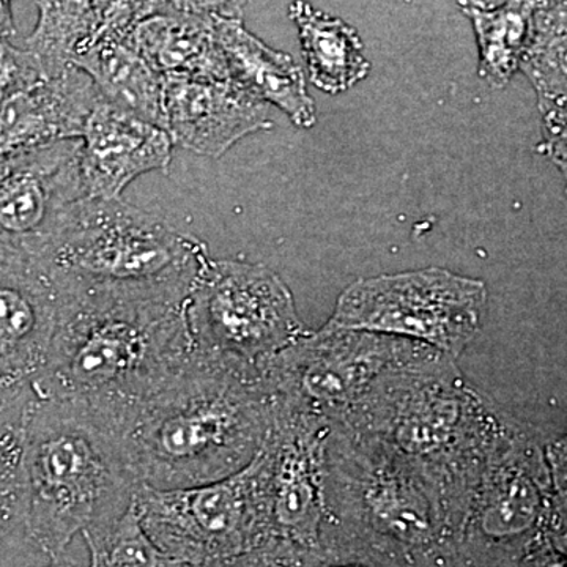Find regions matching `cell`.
<instances>
[{"mask_svg": "<svg viewBox=\"0 0 567 567\" xmlns=\"http://www.w3.org/2000/svg\"><path fill=\"white\" fill-rule=\"evenodd\" d=\"M54 279L58 323L32 393L81 406L111 431L192 360L188 295Z\"/></svg>", "mask_w": 567, "mask_h": 567, "instance_id": "1", "label": "cell"}, {"mask_svg": "<svg viewBox=\"0 0 567 567\" xmlns=\"http://www.w3.org/2000/svg\"><path fill=\"white\" fill-rule=\"evenodd\" d=\"M274 405L260 371L194 352L166 385L114 425L141 486L183 488L226 480L262 450Z\"/></svg>", "mask_w": 567, "mask_h": 567, "instance_id": "2", "label": "cell"}, {"mask_svg": "<svg viewBox=\"0 0 567 567\" xmlns=\"http://www.w3.org/2000/svg\"><path fill=\"white\" fill-rule=\"evenodd\" d=\"M24 518L33 546L61 557L76 535L132 507L141 483L117 436L81 406L33 398L21 423Z\"/></svg>", "mask_w": 567, "mask_h": 567, "instance_id": "3", "label": "cell"}, {"mask_svg": "<svg viewBox=\"0 0 567 567\" xmlns=\"http://www.w3.org/2000/svg\"><path fill=\"white\" fill-rule=\"evenodd\" d=\"M506 412L473 386L445 353L383 375L347 417L416 462L445 488L450 513L494 445Z\"/></svg>", "mask_w": 567, "mask_h": 567, "instance_id": "4", "label": "cell"}, {"mask_svg": "<svg viewBox=\"0 0 567 567\" xmlns=\"http://www.w3.org/2000/svg\"><path fill=\"white\" fill-rule=\"evenodd\" d=\"M40 256L52 275L66 281L183 295L210 260L199 238L121 197H82L69 205Z\"/></svg>", "mask_w": 567, "mask_h": 567, "instance_id": "5", "label": "cell"}, {"mask_svg": "<svg viewBox=\"0 0 567 567\" xmlns=\"http://www.w3.org/2000/svg\"><path fill=\"white\" fill-rule=\"evenodd\" d=\"M324 513L365 528L380 547L431 550L450 514L427 470L371 435L333 424L324 447Z\"/></svg>", "mask_w": 567, "mask_h": 567, "instance_id": "6", "label": "cell"}, {"mask_svg": "<svg viewBox=\"0 0 567 567\" xmlns=\"http://www.w3.org/2000/svg\"><path fill=\"white\" fill-rule=\"evenodd\" d=\"M436 353L412 339L327 322L275 354L260 379L278 409L344 424L383 375Z\"/></svg>", "mask_w": 567, "mask_h": 567, "instance_id": "7", "label": "cell"}, {"mask_svg": "<svg viewBox=\"0 0 567 567\" xmlns=\"http://www.w3.org/2000/svg\"><path fill=\"white\" fill-rule=\"evenodd\" d=\"M185 311L194 352L254 371L309 331L274 270L237 260H208Z\"/></svg>", "mask_w": 567, "mask_h": 567, "instance_id": "8", "label": "cell"}, {"mask_svg": "<svg viewBox=\"0 0 567 567\" xmlns=\"http://www.w3.org/2000/svg\"><path fill=\"white\" fill-rule=\"evenodd\" d=\"M486 284L431 267L358 279L328 323L412 339L457 360L481 330Z\"/></svg>", "mask_w": 567, "mask_h": 567, "instance_id": "9", "label": "cell"}, {"mask_svg": "<svg viewBox=\"0 0 567 567\" xmlns=\"http://www.w3.org/2000/svg\"><path fill=\"white\" fill-rule=\"evenodd\" d=\"M134 507L144 532L174 561L203 566L234 554L265 527L259 458L215 483L183 488L141 486Z\"/></svg>", "mask_w": 567, "mask_h": 567, "instance_id": "10", "label": "cell"}, {"mask_svg": "<svg viewBox=\"0 0 567 567\" xmlns=\"http://www.w3.org/2000/svg\"><path fill=\"white\" fill-rule=\"evenodd\" d=\"M59 312V287L47 260L0 246V394L33 395Z\"/></svg>", "mask_w": 567, "mask_h": 567, "instance_id": "11", "label": "cell"}, {"mask_svg": "<svg viewBox=\"0 0 567 567\" xmlns=\"http://www.w3.org/2000/svg\"><path fill=\"white\" fill-rule=\"evenodd\" d=\"M81 140L0 162V246L39 254L69 205L82 199Z\"/></svg>", "mask_w": 567, "mask_h": 567, "instance_id": "12", "label": "cell"}, {"mask_svg": "<svg viewBox=\"0 0 567 567\" xmlns=\"http://www.w3.org/2000/svg\"><path fill=\"white\" fill-rule=\"evenodd\" d=\"M164 117L174 144L210 158L271 126L267 104L233 78L164 80Z\"/></svg>", "mask_w": 567, "mask_h": 567, "instance_id": "13", "label": "cell"}, {"mask_svg": "<svg viewBox=\"0 0 567 567\" xmlns=\"http://www.w3.org/2000/svg\"><path fill=\"white\" fill-rule=\"evenodd\" d=\"M173 145L166 130L100 99L81 136L82 197L117 199L140 175L167 173Z\"/></svg>", "mask_w": 567, "mask_h": 567, "instance_id": "14", "label": "cell"}, {"mask_svg": "<svg viewBox=\"0 0 567 567\" xmlns=\"http://www.w3.org/2000/svg\"><path fill=\"white\" fill-rule=\"evenodd\" d=\"M102 95L87 74L70 69L0 100V162L66 140H81Z\"/></svg>", "mask_w": 567, "mask_h": 567, "instance_id": "15", "label": "cell"}, {"mask_svg": "<svg viewBox=\"0 0 567 567\" xmlns=\"http://www.w3.org/2000/svg\"><path fill=\"white\" fill-rule=\"evenodd\" d=\"M213 29L233 80L260 102L286 112L295 125L315 126V102L306 89L303 71L292 58L257 40L240 18H215Z\"/></svg>", "mask_w": 567, "mask_h": 567, "instance_id": "16", "label": "cell"}, {"mask_svg": "<svg viewBox=\"0 0 567 567\" xmlns=\"http://www.w3.org/2000/svg\"><path fill=\"white\" fill-rule=\"evenodd\" d=\"M215 18L153 14L134 25L126 41L163 80L233 78L218 41Z\"/></svg>", "mask_w": 567, "mask_h": 567, "instance_id": "17", "label": "cell"}, {"mask_svg": "<svg viewBox=\"0 0 567 567\" xmlns=\"http://www.w3.org/2000/svg\"><path fill=\"white\" fill-rule=\"evenodd\" d=\"M103 100L164 128V80L126 40L89 44L73 59Z\"/></svg>", "mask_w": 567, "mask_h": 567, "instance_id": "18", "label": "cell"}, {"mask_svg": "<svg viewBox=\"0 0 567 567\" xmlns=\"http://www.w3.org/2000/svg\"><path fill=\"white\" fill-rule=\"evenodd\" d=\"M290 18L300 32L309 78L317 89L334 95L364 80L369 62L360 37L350 25L316 11L303 0L290 6Z\"/></svg>", "mask_w": 567, "mask_h": 567, "instance_id": "19", "label": "cell"}, {"mask_svg": "<svg viewBox=\"0 0 567 567\" xmlns=\"http://www.w3.org/2000/svg\"><path fill=\"white\" fill-rule=\"evenodd\" d=\"M93 0H39V21L25 40L47 80L73 69L92 32Z\"/></svg>", "mask_w": 567, "mask_h": 567, "instance_id": "20", "label": "cell"}, {"mask_svg": "<svg viewBox=\"0 0 567 567\" xmlns=\"http://www.w3.org/2000/svg\"><path fill=\"white\" fill-rule=\"evenodd\" d=\"M535 0H509L496 10L470 6L466 13L475 21L481 48V76L494 87H503L524 59V44Z\"/></svg>", "mask_w": 567, "mask_h": 567, "instance_id": "21", "label": "cell"}, {"mask_svg": "<svg viewBox=\"0 0 567 567\" xmlns=\"http://www.w3.org/2000/svg\"><path fill=\"white\" fill-rule=\"evenodd\" d=\"M91 555L89 567H163L164 555L142 528L134 503L107 524L82 533Z\"/></svg>", "mask_w": 567, "mask_h": 567, "instance_id": "22", "label": "cell"}, {"mask_svg": "<svg viewBox=\"0 0 567 567\" xmlns=\"http://www.w3.org/2000/svg\"><path fill=\"white\" fill-rule=\"evenodd\" d=\"M24 484L21 470V425L0 436V543L21 527Z\"/></svg>", "mask_w": 567, "mask_h": 567, "instance_id": "23", "label": "cell"}, {"mask_svg": "<svg viewBox=\"0 0 567 567\" xmlns=\"http://www.w3.org/2000/svg\"><path fill=\"white\" fill-rule=\"evenodd\" d=\"M142 0H93L89 44L103 40H126L142 20ZM82 48V50H84Z\"/></svg>", "mask_w": 567, "mask_h": 567, "instance_id": "24", "label": "cell"}, {"mask_svg": "<svg viewBox=\"0 0 567 567\" xmlns=\"http://www.w3.org/2000/svg\"><path fill=\"white\" fill-rule=\"evenodd\" d=\"M41 80L47 78L41 73L31 52L13 47L9 40L0 39V100L31 87Z\"/></svg>", "mask_w": 567, "mask_h": 567, "instance_id": "25", "label": "cell"}, {"mask_svg": "<svg viewBox=\"0 0 567 567\" xmlns=\"http://www.w3.org/2000/svg\"><path fill=\"white\" fill-rule=\"evenodd\" d=\"M244 0H142V20L153 14H188L197 18L240 17ZM141 20V21H142Z\"/></svg>", "mask_w": 567, "mask_h": 567, "instance_id": "26", "label": "cell"}, {"mask_svg": "<svg viewBox=\"0 0 567 567\" xmlns=\"http://www.w3.org/2000/svg\"><path fill=\"white\" fill-rule=\"evenodd\" d=\"M32 398L33 395L0 394V436L20 427Z\"/></svg>", "mask_w": 567, "mask_h": 567, "instance_id": "27", "label": "cell"}, {"mask_svg": "<svg viewBox=\"0 0 567 567\" xmlns=\"http://www.w3.org/2000/svg\"><path fill=\"white\" fill-rule=\"evenodd\" d=\"M17 35L11 0H0V39L9 40Z\"/></svg>", "mask_w": 567, "mask_h": 567, "instance_id": "28", "label": "cell"}, {"mask_svg": "<svg viewBox=\"0 0 567 567\" xmlns=\"http://www.w3.org/2000/svg\"><path fill=\"white\" fill-rule=\"evenodd\" d=\"M43 567H81L78 566L73 559L66 557L65 554L61 555V557L50 558V563Z\"/></svg>", "mask_w": 567, "mask_h": 567, "instance_id": "29", "label": "cell"}, {"mask_svg": "<svg viewBox=\"0 0 567 567\" xmlns=\"http://www.w3.org/2000/svg\"><path fill=\"white\" fill-rule=\"evenodd\" d=\"M539 567H566V565L561 559H551V561L544 563Z\"/></svg>", "mask_w": 567, "mask_h": 567, "instance_id": "30", "label": "cell"}, {"mask_svg": "<svg viewBox=\"0 0 567 567\" xmlns=\"http://www.w3.org/2000/svg\"><path fill=\"white\" fill-rule=\"evenodd\" d=\"M331 567H363V566H353V565H350V566H331Z\"/></svg>", "mask_w": 567, "mask_h": 567, "instance_id": "31", "label": "cell"}]
</instances>
